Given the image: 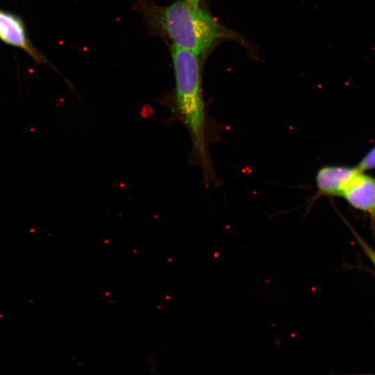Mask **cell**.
<instances>
[{
    "instance_id": "obj_8",
    "label": "cell",
    "mask_w": 375,
    "mask_h": 375,
    "mask_svg": "<svg viewBox=\"0 0 375 375\" xmlns=\"http://www.w3.org/2000/svg\"><path fill=\"white\" fill-rule=\"evenodd\" d=\"M187 1L194 6H199V2L201 0H187Z\"/></svg>"
},
{
    "instance_id": "obj_6",
    "label": "cell",
    "mask_w": 375,
    "mask_h": 375,
    "mask_svg": "<svg viewBox=\"0 0 375 375\" xmlns=\"http://www.w3.org/2000/svg\"><path fill=\"white\" fill-rule=\"evenodd\" d=\"M356 167L362 172L375 168V146L365 155Z\"/></svg>"
},
{
    "instance_id": "obj_5",
    "label": "cell",
    "mask_w": 375,
    "mask_h": 375,
    "mask_svg": "<svg viewBox=\"0 0 375 375\" xmlns=\"http://www.w3.org/2000/svg\"><path fill=\"white\" fill-rule=\"evenodd\" d=\"M0 39L6 44L22 49L38 61L42 60L31 44L22 19L2 10H0Z\"/></svg>"
},
{
    "instance_id": "obj_7",
    "label": "cell",
    "mask_w": 375,
    "mask_h": 375,
    "mask_svg": "<svg viewBox=\"0 0 375 375\" xmlns=\"http://www.w3.org/2000/svg\"><path fill=\"white\" fill-rule=\"evenodd\" d=\"M356 238L363 249L365 253L367 255L370 260L373 262L375 267V251L370 248L358 235H356Z\"/></svg>"
},
{
    "instance_id": "obj_1",
    "label": "cell",
    "mask_w": 375,
    "mask_h": 375,
    "mask_svg": "<svg viewBox=\"0 0 375 375\" xmlns=\"http://www.w3.org/2000/svg\"><path fill=\"white\" fill-rule=\"evenodd\" d=\"M175 75L174 96L167 108L172 124L179 122L190 138V160L201 170L205 183L213 184L215 174L210 153V124L203 98L199 56L175 45L171 48Z\"/></svg>"
},
{
    "instance_id": "obj_3",
    "label": "cell",
    "mask_w": 375,
    "mask_h": 375,
    "mask_svg": "<svg viewBox=\"0 0 375 375\" xmlns=\"http://www.w3.org/2000/svg\"><path fill=\"white\" fill-rule=\"evenodd\" d=\"M359 171L356 166L330 165L321 167L315 176L317 192L315 199L322 196L341 197Z\"/></svg>"
},
{
    "instance_id": "obj_2",
    "label": "cell",
    "mask_w": 375,
    "mask_h": 375,
    "mask_svg": "<svg viewBox=\"0 0 375 375\" xmlns=\"http://www.w3.org/2000/svg\"><path fill=\"white\" fill-rule=\"evenodd\" d=\"M157 23L173 45L198 56L206 53L219 39L228 37L224 27L206 10L187 0L160 8Z\"/></svg>"
},
{
    "instance_id": "obj_4",
    "label": "cell",
    "mask_w": 375,
    "mask_h": 375,
    "mask_svg": "<svg viewBox=\"0 0 375 375\" xmlns=\"http://www.w3.org/2000/svg\"><path fill=\"white\" fill-rule=\"evenodd\" d=\"M341 197L351 207L368 214L375 222V177L360 170Z\"/></svg>"
}]
</instances>
